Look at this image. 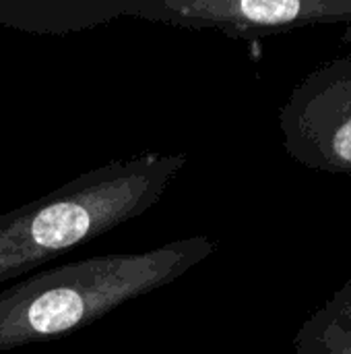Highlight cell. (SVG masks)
Wrapping results in <instances>:
<instances>
[{
	"instance_id": "obj_1",
	"label": "cell",
	"mask_w": 351,
	"mask_h": 354,
	"mask_svg": "<svg viewBox=\"0 0 351 354\" xmlns=\"http://www.w3.org/2000/svg\"><path fill=\"white\" fill-rule=\"evenodd\" d=\"M207 236L97 255L21 278L0 292V353L70 336L176 282L215 253Z\"/></svg>"
},
{
	"instance_id": "obj_2",
	"label": "cell",
	"mask_w": 351,
	"mask_h": 354,
	"mask_svg": "<svg viewBox=\"0 0 351 354\" xmlns=\"http://www.w3.org/2000/svg\"><path fill=\"white\" fill-rule=\"evenodd\" d=\"M184 153H143L97 166L0 216V286L151 209L184 170Z\"/></svg>"
},
{
	"instance_id": "obj_3",
	"label": "cell",
	"mask_w": 351,
	"mask_h": 354,
	"mask_svg": "<svg viewBox=\"0 0 351 354\" xmlns=\"http://www.w3.org/2000/svg\"><path fill=\"white\" fill-rule=\"evenodd\" d=\"M285 151L298 164L351 174V54L304 77L279 110Z\"/></svg>"
},
{
	"instance_id": "obj_4",
	"label": "cell",
	"mask_w": 351,
	"mask_h": 354,
	"mask_svg": "<svg viewBox=\"0 0 351 354\" xmlns=\"http://www.w3.org/2000/svg\"><path fill=\"white\" fill-rule=\"evenodd\" d=\"M124 17L192 29H215L230 37L283 33L314 23L351 21L343 0H126Z\"/></svg>"
},
{
	"instance_id": "obj_5",
	"label": "cell",
	"mask_w": 351,
	"mask_h": 354,
	"mask_svg": "<svg viewBox=\"0 0 351 354\" xmlns=\"http://www.w3.org/2000/svg\"><path fill=\"white\" fill-rule=\"evenodd\" d=\"M296 354H351V280L317 309L294 338Z\"/></svg>"
}]
</instances>
